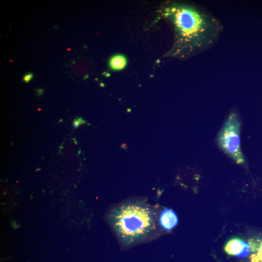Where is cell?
Here are the masks:
<instances>
[{"label":"cell","instance_id":"9c48e42d","mask_svg":"<svg viewBox=\"0 0 262 262\" xmlns=\"http://www.w3.org/2000/svg\"><path fill=\"white\" fill-rule=\"evenodd\" d=\"M33 75L31 73H28L24 75L23 78V80L25 82H28L33 78Z\"/></svg>","mask_w":262,"mask_h":262},{"label":"cell","instance_id":"3957f363","mask_svg":"<svg viewBox=\"0 0 262 262\" xmlns=\"http://www.w3.org/2000/svg\"><path fill=\"white\" fill-rule=\"evenodd\" d=\"M240 123L235 112L231 113L217 136L219 147L238 164L245 162L240 140Z\"/></svg>","mask_w":262,"mask_h":262},{"label":"cell","instance_id":"5b68a950","mask_svg":"<svg viewBox=\"0 0 262 262\" xmlns=\"http://www.w3.org/2000/svg\"><path fill=\"white\" fill-rule=\"evenodd\" d=\"M178 222L176 213L170 209L162 210L158 217V224L164 230H171L176 227Z\"/></svg>","mask_w":262,"mask_h":262},{"label":"cell","instance_id":"7a4b0ae2","mask_svg":"<svg viewBox=\"0 0 262 262\" xmlns=\"http://www.w3.org/2000/svg\"><path fill=\"white\" fill-rule=\"evenodd\" d=\"M157 217L154 209L146 201L130 200L114 207L108 219L121 244L130 246L153 234Z\"/></svg>","mask_w":262,"mask_h":262},{"label":"cell","instance_id":"52a82bcc","mask_svg":"<svg viewBox=\"0 0 262 262\" xmlns=\"http://www.w3.org/2000/svg\"><path fill=\"white\" fill-rule=\"evenodd\" d=\"M109 64L111 68L114 70L121 69L126 65V59L122 55H116L111 58Z\"/></svg>","mask_w":262,"mask_h":262},{"label":"cell","instance_id":"ba28073f","mask_svg":"<svg viewBox=\"0 0 262 262\" xmlns=\"http://www.w3.org/2000/svg\"><path fill=\"white\" fill-rule=\"evenodd\" d=\"M84 120H83L82 118H78L77 119H75L73 121V125L74 128H77L79 126V125L82 124L83 123Z\"/></svg>","mask_w":262,"mask_h":262},{"label":"cell","instance_id":"8992f818","mask_svg":"<svg viewBox=\"0 0 262 262\" xmlns=\"http://www.w3.org/2000/svg\"><path fill=\"white\" fill-rule=\"evenodd\" d=\"M251 248L250 262H262V237L249 241Z\"/></svg>","mask_w":262,"mask_h":262},{"label":"cell","instance_id":"277c9868","mask_svg":"<svg viewBox=\"0 0 262 262\" xmlns=\"http://www.w3.org/2000/svg\"><path fill=\"white\" fill-rule=\"evenodd\" d=\"M225 250L229 255L244 258L251 253V248L249 243L241 239L234 238L226 243Z\"/></svg>","mask_w":262,"mask_h":262},{"label":"cell","instance_id":"6da1fadb","mask_svg":"<svg viewBox=\"0 0 262 262\" xmlns=\"http://www.w3.org/2000/svg\"><path fill=\"white\" fill-rule=\"evenodd\" d=\"M164 14L175 32L169 54L180 59H188L213 47L224 29L211 12L194 2H169Z\"/></svg>","mask_w":262,"mask_h":262}]
</instances>
